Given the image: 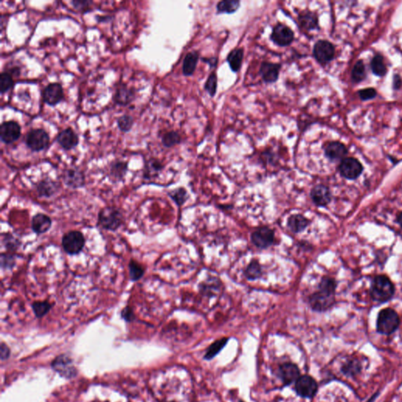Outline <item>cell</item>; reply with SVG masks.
Here are the masks:
<instances>
[{
  "label": "cell",
  "instance_id": "46",
  "mask_svg": "<svg viewBox=\"0 0 402 402\" xmlns=\"http://www.w3.org/2000/svg\"><path fill=\"white\" fill-rule=\"evenodd\" d=\"M121 318L127 322H131L135 319V314H134V310L132 307L130 306H127L122 310Z\"/></svg>",
  "mask_w": 402,
  "mask_h": 402
},
{
  "label": "cell",
  "instance_id": "36",
  "mask_svg": "<svg viewBox=\"0 0 402 402\" xmlns=\"http://www.w3.org/2000/svg\"><path fill=\"white\" fill-rule=\"evenodd\" d=\"M228 340H229L228 338H222L221 339V340H217L215 343L211 344V345L208 347L207 352H206L204 359H205V360H211V359H213V358H215L218 354H219V352L224 348L225 346L227 344Z\"/></svg>",
  "mask_w": 402,
  "mask_h": 402
},
{
  "label": "cell",
  "instance_id": "22",
  "mask_svg": "<svg viewBox=\"0 0 402 402\" xmlns=\"http://www.w3.org/2000/svg\"><path fill=\"white\" fill-rule=\"evenodd\" d=\"M325 154L329 160H340L347 154V149L341 142H331L325 146Z\"/></svg>",
  "mask_w": 402,
  "mask_h": 402
},
{
  "label": "cell",
  "instance_id": "45",
  "mask_svg": "<svg viewBox=\"0 0 402 402\" xmlns=\"http://www.w3.org/2000/svg\"><path fill=\"white\" fill-rule=\"evenodd\" d=\"M71 3L75 9H78L79 11L86 12L90 10L91 5L93 4L92 1H86V0H74Z\"/></svg>",
  "mask_w": 402,
  "mask_h": 402
},
{
  "label": "cell",
  "instance_id": "18",
  "mask_svg": "<svg viewBox=\"0 0 402 402\" xmlns=\"http://www.w3.org/2000/svg\"><path fill=\"white\" fill-rule=\"evenodd\" d=\"M313 202L319 207L327 206L332 200V193L329 187L324 185L314 186L311 192Z\"/></svg>",
  "mask_w": 402,
  "mask_h": 402
},
{
  "label": "cell",
  "instance_id": "37",
  "mask_svg": "<svg viewBox=\"0 0 402 402\" xmlns=\"http://www.w3.org/2000/svg\"><path fill=\"white\" fill-rule=\"evenodd\" d=\"M371 68L373 73L378 76H384L388 72L387 66L384 63V57L380 54H377L373 57L371 61Z\"/></svg>",
  "mask_w": 402,
  "mask_h": 402
},
{
  "label": "cell",
  "instance_id": "50",
  "mask_svg": "<svg viewBox=\"0 0 402 402\" xmlns=\"http://www.w3.org/2000/svg\"><path fill=\"white\" fill-rule=\"evenodd\" d=\"M379 394H380V393H379V392H378V393L375 394V395H373V397H372L371 399H369V400L368 401V402H374L375 399H377V397H378Z\"/></svg>",
  "mask_w": 402,
  "mask_h": 402
},
{
  "label": "cell",
  "instance_id": "34",
  "mask_svg": "<svg viewBox=\"0 0 402 402\" xmlns=\"http://www.w3.org/2000/svg\"><path fill=\"white\" fill-rule=\"evenodd\" d=\"M244 275L249 281L259 279L263 275V269L259 262L252 260L248 265L246 270H244Z\"/></svg>",
  "mask_w": 402,
  "mask_h": 402
},
{
  "label": "cell",
  "instance_id": "23",
  "mask_svg": "<svg viewBox=\"0 0 402 402\" xmlns=\"http://www.w3.org/2000/svg\"><path fill=\"white\" fill-rule=\"evenodd\" d=\"M298 22L300 27L306 31L318 29L319 28L318 15L314 12L306 10L299 13Z\"/></svg>",
  "mask_w": 402,
  "mask_h": 402
},
{
  "label": "cell",
  "instance_id": "38",
  "mask_svg": "<svg viewBox=\"0 0 402 402\" xmlns=\"http://www.w3.org/2000/svg\"><path fill=\"white\" fill-rule=\"evenodd\" d=\"M182 141L180 134L176 131H169L165 133L162 137V143L167 148L173 147L175 145L180 143Z\"/></svg>",
  "mask_w": 402,
  "mask_h": 402
},
{
  "label": "cell",
  "instance_id": "40",
  "mask_svg": "<svg viewBox=\"0 0 402 402\" xmlns=\"http://www.w3.org/2000/svg\"><path fill=\"white\" fill-rule=\"evenodd\" d=\"M16 265V256L14 253L6 252L0 255V266L3 270H12Z\"/></svg>",
  "mask_w": 402,
  "mask_h": 402
},
{
  "label": "cell",
  "instance_id": "16",
  "mask_svg": "<svg viewBox=\"0 0 402 402\" xmlns=\"http://www.w3.org/2000/svg\"><path fill=\"white\" fill-rule=\"evenodd\" d=\"M60 184L51 178H44L35 185V191L39 197L50 198L57 194L60 189Z\"/></svg>",
  "mask_w": 402,
  "mask_h": 402
},
{
  "label": "cell",
  "instance_id": "35",
  "mask_svg": "<svg viewBox=\"0 0 402 402\" xmlns=\"http://www.w3.org/2000/svg\"><path fill=\"white\" fill-rule=\"evenodd\" d=\"M53 307V303L48 301H35L31 304V309L37 318H43Z\"/></svg>",
  "mask_w": 402,
  "mask_h": 402
},
{
  "label": "cell",
  "instance_id": "32",
  "mask_svg": "<svg viewBox=\"0 0 402 402\" xmlns=\"http://www.w3.org/2000/svg\"><path fill=\"white\" fill-rule=\"evenodd\" d=\"M241 6V2L237 0H223L217 4L216 9L218 13H235Z\"/></svg>",
  "mask_w": 402,
  "mask_h": 402
},
{
  "label": "cell",
  "instance_id": "5",
  "mask_svg": "<svg viewBox=\"0 0 402 402\" xmlns=\"http://www.w3.org/2000/svg\"><path fill=\"white\" fill-rule=\"evenodd\" d=\"M86 244L84 235L78 230H71L63 235L61 245L65 253L70 255H78L83 251Z\"/></svg>",
  "mask_w": 402,
  "mask_h": 402
},
{
  "label": "cell",
  "instance_id": "27",
  "mask_svg": "<svg viewBox=\"0 0 402 402\" xmlns=\"http://www.w3.org/2000/svg\"><path fill=\"white\" fill-rule=\"evenodd\" d=\"M128 164L124 161H115L111 164L109 168V176L114 182L123 180L127 174Z\"/></svg>",
  "mask_w": 402,
  "mask_h": 402
},
{
  "label": "cell",
  "instance_id": "24",
  "mask_svg": "<svg viewBox=\"0 0 402 402\" xmlns=\"http://www.w3.org/2000/svg\"><path fill=\"white\" fill-rule=\"evenodd\" d=\"M340 370H341V373H343L345 377H348V378L356 377L362 373V364L358 358H348V359L342 365Z\"/></svg>",
  "mask_w": 402,
  "mask_h": 402
},
{
  "label": "cell",
  "instance_id": "15",
  "mask_svg": "<svg viewBox=\"0 0 402 402\" xmlns=\"http://www.w3.org/2000/svg\"><path fill=\"white\" fill-rule=\"evenodd\" d=\"M278 376L285 386H289L300 378V369L295 364L284 363L280 366Z\"/></svg>",
  "mask_w": 402,
  "mask_h": 402
},
{
  "label": "cell",
  "instance_id": "28",
  "mask_svg": "<svg viewBox=\"0 0 402 402\" xmlns=\"http://www.w3.org/2000/svg\"><path fill=\"white\" fill-rule=\"evenodd\" d=\"M310 224L308 219L301 215H293L288 219V227L294 233H300L305 230Z\"/></svg>",
  "mask_w": 402,
  "mask_h": 402
},
{
  "label": "cell",
  "instance_id": "33",
  "mask_svg": "<svg viewBox=\"0 0 402 402\" xmlns=\"http://www.w3.org/2000/svg\"><path fill=\"white\" fill-rule=\"evenodd\" d=\"M129 277L133 282L139 281L145 274V268L141 263L131 259L128 264Z\"/></svg>",
  "mask_w": 402,
  "mask_h": 402
},
{
  "label": "cell",
  "instance_id": "47",
  "mask_svg": "<svg viewBox=\"0 0 402 402\" xmlns=\"http://www.w3.org/2000/svg\"><path fill=\"white\" fill-rule=\"evenodd\" d=\"M358 94L360 96L361 99L363 101H367V100L373 99L374 97H377V90L374 88H367L364 89V90H359Z\"/></svg>",
  "mask_w": 402,
  "mask_h": 402
},
{
  "label": "cell",
  "instance_id": "42",
  "mask_svg": "<svg viewBox=\"0 0 402 402\" xmlns=\"http://www.w3.org/2000/svg\"><path fill=\"white\" fill-rule=\"evenodd\" d=\"M218 77L215 72H212L208 76L204 85V90L208 92L211 97H214L216 94Z\"/></svg>",
  "mask_w": 402,
  "mask_h": 402
},
{
  "label": "cell",
  "instance_id": "4",
  "mask_svg": "<svg viewBox=\"0 0 402 402\" xmlns=\"http://www.w3.org/2000/svg\"><path fill=\"white\" fill-rule=\"evenodd\" d=\"M400 325L399 314L393 309L387 308L379 313L377 322V333L384 336L393 334Z\"/></svg>",
  "mask_w": 402,
  "mask_h": 402
},
{
  "label": "cell",
  "instance_id": "39",
  "mask_svg": "<svg viewBox=\"0 0 402 402\" xmlns=\"http://www.w3.org/2000/svg\"><path fill=\"white\" fill-rule=\"evenodd\" d=\"M366 68L363 61H358L353 68L351 79L354 83H360L366 78Z\"/></svg>",
  "mask_w": 402,
  "mask_h": 402
},
{
  "label": "cell",
  "instance_id": "20",
  "mask_svg": "<svg viewBox=\"0 0 402 402\" xmlns=\"http://www.w3.org/2000/svg\"><path fill=\"white\" fill-rule=\"evenodd\" d=\"M31 230L36 234H43L50 230L52 219L48 215L37 213L31 219Z\"/></svg>",
  "mask_w": 402,
  "mask_h": 402
},
{
  "label": "cell",
  "instance_id": "26",
  "mask_svg": "<svg viewBox=\"0 0 402 402\" xmlns=\"http://www.w3.org/2000/svg\"><path fill=\"white\" fill-rule=\"evenodd\" d=\"M244 53L243 48H235L228 54L226 61L229 63V65L233 72H237L241 69L244 59Z\"/></svg>",
  "mask_w": 402,
  "mask_h": 402
},
{
  "label": "cell",
  "instance_id": "48",
  "mask_svg": "<svg viewBox=\"0 0 402 402\" xmlns=\"http://www.w3.org/2000/svg\"><path fill=\"white\" fill-rule=\"evenodd\" d=\"M0 351H1V358H2V360L7 359L8 357H9V355H10V351H9V349L8 348L7 346L5 345L4 344H2Z\"/></svg>",
  "mask_w": 402,
  "mask_h": 402
},
{
  "label": "cell",
  "instance_id": "9",
  "mask_svg": "<svg viewBox=\"0 0 402 402\" xmlns=\"http://www.w3.org/2000/svg\"><path fill=\"white\" fill-rule=\"evenodd\" d=\"M270 38L271 40L278 46H288L294 41V31H292L289 26L278 23L273 28Z\"/></svg>",
  "mask_w": 402,
  "mask_h": 402
},
{
  "label": "cell",
  "instance_id": "21",
  "mask_svg": "<svg viewBox=\"0 0 402 402\" xmlns=\"http://www.w3.org/2000/svg\"><path fill=\"white\" fill-rule=\"evenodd\" d=\"M52 367L60 374L68 378L74 377L75 375V369L72 366V362L69 358L65 356L56 358L54 362L52 363Z\"/></svg>",
  "mask_w": 402,
  "mask_h": 402
},
{
  "label": "cell",
  "instance_id": "1",
  "mask_svg": "<svg viewBox=\"0 0 402 402\" xmlns=\"http://www.w3.org/2000/svg\"><path fill=\"white\" fill-rule=\"evenodd\" d=\"M336 282L331 278H322L318 292L309 297V304L313 311L325 312L334 305Z\"/></svg>",
  "mask_w": 402,
  "mask_h": 402
},
{
  "label": "cell",
  "instance_id": "13",
  "mask_svg": "<svg viewBox=\"0 0 402 402\" xmlns=\"http://www.w3.org/2000/svg\"><path fill=\"white\" fill-rule=\"evenodd\" d=\"M20 136V126L15 121H6L0 127V137L2 142L10 144L17 141Z\"/></svg>",
  "mask_w": 402,
  "mask_h": 402
},
{
  "label": "cell",
  "instance_id": "29",
  "mask_svg": "<svg viewBox=\"0 0 402 402\" xmlns=\"http://www.w3.org/2000/svg\"><path fill=\"white\" fill-rule=\"evenodd\" d=\"M199 54L197 51L189 52L184 58L182 64V72L186 76H190L194 73L197 68Z\"/></svg>",
  "mask_w": 402,
  "mask_h": 402
},
{
  "label": "cell",
  "instance_id": "31",
  "mask_svg": "<svg viewBox=\"0 0 402 402\" xmlns=\"http://www.w3.org/2000/svg\"><path fill=\"white\" fill-rule=\"evenodd\" d=\"M1 242H2V246L6 248V252L14 253L20 248V241H19L18 238L14 237L11 233H6L2 234Z\"/></svg>",
  "mask_w": 402,
  "mask_h": 402
},
{
  "label": "cell",
  "instance_id": "8",
  "mask_svg": "<svg viewBox=\"0 0 402 402\" xmlns=\"http://www.w3.org/2000/svg\"><path fill=\"white\" fill-rule=\"evenodd\" d=\"M318 385L316 380L311 376H302L296 380L295 390L299 396L304 399H313L318 392Z\"/></svg>",
  "mask_w": 402,
  "mask_h": 402
},
{
  "label": "cell",
  "instance_id": "12",
  "mask_svg": "<svg viewBox=\"0 0 402 402\" xmlns=\"http://www.w3.org/2000/svg\"><path fill=\"white\" fill-rule=\"evenodd\" d=\"M342 176L347 179H356L360 176L363 171V167L357 159L349 157L342 160L339 167Z\"/></svg>",
  "mask_w": 402,
  "mask_h": 402
},
{
  "label": "cell",
  "instance_id": "2",
  "mask_svg": "<svg viewBox=\"0 0 402 402\" xmlns=\"http://www.w3.org/2000/svg\"><path fill=\"white\" fill-rule=\"evenodd\" d=\"M124 222L121 210L114 206H106L100 210L97 215V225L108 231H116Z\"/></svg>",
  "mask_w": 402,
  "mask_h": 402
},
{
  "label": "cell",
  "instance_id": "44",
  "mask_svg": "<svg viewBox=\"0 0 402 402\" xmlns=\"http://www.w3.org/2000/svg\"><path fill=\"white\" fill-rule=\"evenodd\" d=\"M134 124V119L129 115H123L118 118L117 125L119 130L123 132H127L130 129L132 128Z\"/></svg>",
  "mask_w": 402,
  "mask_h": 402
},
{
  "label": "cell",
  "instance_id": "11",
  "mask_svg": "<svg viewBox=\"0 0 402 402\" xmlns=\"http://www.w3.org/2000/svg\"><path fill=\"white\" fill-rule=\"evenodd\" d=\"M62 179L64 185L72 189L83 187L86 184L84 173L77 167L65 170L62 174Z\"/></svg>",
  "mask_w": 402,
  "mask_h": 402
},
{
  "label": "cell",
  "instance_id": "52",
  "mask_svg": "<svg viewBox=\"0 0 402 402\" xmlns=\"http://www.w3.org/2000/svg\"><path fill=\"white\" fill-rule=\"evenodd\" d=\"M240 402H243V401H240Z\"/></svg>",
  "mask_w": 402,
  "mask_h": 402
},
{
  "label": "cell",
  "instance_id": "25",
  "mask_svg": "<svg viewBox=\"0 0 402 402\" xmlns=\"http://www.w3.org/2000/svg\"><path fill=\"white\" fill-rule=\"evenodd\" d=\"M135 92L132 88H129L126 85H121L114 94L113 100L119 105H127L134 100Z\"/></svg>",
  "mask_w": 402,
  "mask_h": 402
},
{
  "label": "cell",
  "instance_id": "19",
  "mask_svg": "<svg viewBox=\"0 0 402 402\" xmlns=\"http://www.w3.org/2000/svg\"><path fill=\"white\" fill-rule=\"evenodd\" d=\"M56 138L59 145H61L64 150L73 149L79 143L77 134H75V131L70 127L61 130V132L57 134Z\"/></svg>",
  "mask_w": 402,
  "mask_h": 402
},
{
  "label": "cell",
  "instance_id": "14",
  "mask_svg": "<svg viewBox=\"0 0 402 402\" xmlns=\"http://www.w3.org/2000/svg\"><path fill=\"white\" fill-rule=\"evenodd\" d=\"M42 99L49 105H55L58 104L64 97L62 86L59 83H50L45 87L42 91Z\"/></svg>",
  "mask_w": 402,
  "mask_h": 402
},
{
  "label": "cell",
  "instance_id": "43",
  "mask_svg": "<svg viewBox=\"0 0 402 402\" xmlns=\"http://www.w3.org/2000/svg\"><path fill=\"white\" fill-rule=\"evenodd\" d=\"M14 84L12 75L9 72H3L0 75V90L1 94L9 90Z\"/></svg>",
  "mask_w": 402,
  "mask_h": 402
},
{
  "label": "cell",
  "instance_id": "51",
  "mask_svg": "<svg viewBox=\"0 0 402 402\" xmlns=\"http://www.w3.org/2000/svg\"><path fill=\"white\" fill-rule=\"evenodd\" d=\"M398 222H399V224H400V226L402 227V212L400 213V215L398 217Z\"/></svg>",
  "mask_w": 402,
  "mask_h": 402
},
{
  "label": "cell",
  "instance_id": "7",
  "mask_svg": "<svg viewBox=\"0 0 402 402\" xmlns=\"http://www.w3.org/2000/svg\"><path fill=\"white\" fill-rule=\"evenodd\" d=\"M26 145L34 152L46 149L49 145L50 138L47 133L42 129H32L26 136Z\"/></svg>",
  "mask_w": 402,
  "mask_h": 402
},
{
  "label": "cell",
  "instance_id": "17",
  "mask_svg": "<svg viewBox=\"0 0 402 402\" xmlns=\"http://www.w3.org/2000/svg\"><path fill=\"white\" fill-rule=\"evenodd\" d=\"M281 65L276 63L263 61L261 64L259 74L266 83H274L279 78L280 69Z\"/></svg>",
  "mask_w": 402,
  "mask_h": 402
},
{
  "label": "cell",
  "instance_id": "10",
  "mask_svg": "<svg viewBox=\"0 0 402 402\" xmlns=\"http://www.w3.org/2000/svg\"><path fill=\"white\" fill-rule=\"evenodd\" d=\"M335 46L332 42L327 40H319L314 44V58L320 64H325L330 62L335 57Z\"/></svg>",
  "mask_w": 402,
  "mask_h": 402
},
{
  "label": "cell",
  "instance_id": "3",
  "mask_svg": "<svg viewBox=\"0 0 402 402\" xmlns=\"http://www.w3.org/2000/svg\"><path fill=\"white\" fill-rule=\"evenodd\" d=\"M370 294L375 301L385 303L393 297L395 286L388 277L379 275L372 282Z\"/></svg>",
  "mask_w": 402,
  "mask_h": 402
},
{
  "label": "cell",
  "instance_id": "30",
  "mask_svg": "<svg viewBox=\"0 0 402 402\" xmlns=\"http://www.w3.org/2000/svg\"><path fill=\"white\" fill-rule=\"evenodd\" d=\"M163 164L160 160L156 159H150L145 163L144 167L143 176L145 179H152L158 176L160 171L163 169Z\"/></svg>",
  "mask_w": 402,
  "mask_h": 402
},
{
  "label": "cell",
  "instance_id": "49",
  "mask_svg": "<svg viewBox=\"0 0 402 402\" xmlns=\"http://www.w3.org/2000/svg\"><path fill=\"white\" fill-rule=\"evenodd\" d=\"M401 85H402V80H401L400 76L399 75H395L394 78V87L395 89H399Z\"/></svg>",
  "mask_w": 402,
  "mask_h": 402
},
{
  "label": "cell",
  "instance_id": "6",
  "mask_svg": "<svg viewBox=\"0 0 402 402\" xmlns=\"http://www.w3.org/2000/svg\"><path fill=\"white\" fill-rule=\"evenodd\" d=\"M251 238L255 246L261 249H266L277 244L274 230L266 226L258 228L252 233Z\"/></svg>",
  "mask_w": 402,
  "mask_h": 402
},
{
  "label": "cell",
  "instance_id": "41",
  "mask_svg": "<svg viewBox=\"0 0 402 402\" xmlns=\"http://www.w3.org/2000/svg\"><path fill=\"white\" fill-rule=\"evenodd\" d=\"M169 197L178 206H182L188 198L187 192L183 188H178L168 193Z\"/></svg>",
  "mask_w": 402,
  "mask_h": 402
}]
</instances>
